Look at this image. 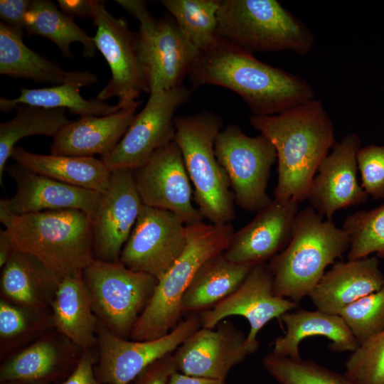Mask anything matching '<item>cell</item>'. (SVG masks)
<instances>
[{"label": "cell", "mask_w": 384, "mask_h": 384, "mask_svg": "<svg viewBox=\"0 0 384 384\" xmlns=\"http://www.w3.org/2000/svg\"><path fill=\"white\" fill-rule=\"evenodd\" d=\"M188 76L193 88L211 85L233 91L255 115L277 114L315 98L312 87L302 78L219 38L199 52Z\"/></svg>", "instance_id": "obj_1"}, {"label": "cell", "mask_w": 384, "mask_h": 384, "mask_svg": "<svg viewBox=\"0 0 384 384\" xmlns=\"http://www.w3.org/2000/svg\"><path fill=\"white\" fill-rule=\"evenodd\" d=\"M249 121L276 149L274 199H306L319 166L336 142L333 122L321 100L314 98L274 115L252 114Z\"/></svg>", "instance_id": "obj_2"}, {"label": "cell", "mask_w": 384, "mask_h": 384, "mask_svg": "<svg viewBox=\"0 0 384 384\" xmlns=\"http://www.w3.org/2000/svg\"><path fill=\"white\" fill-rule=\"evenodd\" d=\"M0 221L16 249L33 255L60 279L81 274L94 260L92 220L84 211H0Z\"/></svg>", "instance_id": "obj_3"}, {"label": "cell", "mask_w": 384, "mask_h": 384, "mask_svg": "<svg viewBox=\"0 0 384 384\" xmlns=\"http://www.w3.org/2000/svg\"><path fill=\"white\" fill-rule=\"evenodd\" d=\"M348 234L312 207L299 211L291 238L267 265L274 293L298 303L309 296L325 269L350 247Z\"/></svg>", "instance_id": "obj_4"}, {"label": "cell", "mask_w": 384, "mask_h": 384, "mask_svg": "<svg viewBox=\"0 0 384 384\" xmlns=\"http://www.w3.org/2000/svg\"><path fill=\"white\" fill-rule=\"evenodd\" d=\"M231 223L186 225V245L168 271L157 280L154 293L135 323L130 338L156 339L169 334L181 321L183 295L198 270L223 252L234 233Z\"/></svg>", "instance_id": "obj_5"}, {"label": "cell", "mask_w": 384, "mask_h": 384, "mask_svg": "<svg viewBox=\"0 0 384 384\" xmlns=\"http://www.w3.org/2000/svg\"><path fill=\"white\" fill-rule=\"evenodd\" d=\"M174 125L175 142L194 187V201L201 215L213 224L230 223L235 217L234 196L214 149L223 127L221 117L203 111L176 116Z\"/></svg>", "instance_id": "obj_6"}, {"label": "cell", "mask_w": 384, "mask_h": 384, "mask_svg": "<svg viewBox=\"0 0 384 384\" xmlns=\"http://www.w3.org/2000/svg\"><path fill=\"white\" fill-rule=\"evenodd\" d=\"M218 37L247 52L312 50L311 31L276 0H220Z\"/></svg>", "instance_id": "obj_7"}, {"label": "cell", "mask_w": 384, "mask_h": 384, "mask_svg": "<svg viewBox=\"0 0 384 384\" xmlns=\"http://www.w3.org/2000/svg\"><path fill=\"white\" fill-rule=\"evenodd\" d=\"M116 2L139 21L137 52L149 94L183 85L199 52L174 18H154L144 1Z\"/></svg>", "instance_id": "obj_8"}, {"label": "cell", "mask_w": 384, "mask_h": 384, "mask_svg": "<svg viewBox=\"0 0 384 384\" xmlns=\"http://www.w3.org/2000/svg\"><path fill=\"white\" fill-rule=\"evenodd\" d=\"M82 277L97 319L114 334L127 338L157 284L151 274L133 271L119 261L93 260Z\"/></svg>", "instance_id": "obj_9"}, {"label": "cell", "mask_w": 384, "mask_h": 384, "mask_svg": "<svg viewBox=\"0 0 384 384\" xmlns=\"http://www.w3.org/2000/svg\"><path fill=\"white\" fill-rule=\"evenodd\" d=\"M214 149L240 208L258 212L272 202L267 187L277 152L266 137L247 136L238 126L230 124L218 134Z\"/></svg>", "instance_id": "obj_10"}, {"label": "cell", "mask_w": 384, "mask_h": 384, "mask_svg": "<svg viewBox=\"0 0 384 384\" xmlns=\"http://www.w3.org/2000/svg\"><path fill=\"white\" fill-rule=\"evenodd\" d=\"M191 94V90L183 85L151 92L122 139L102 158L107 166L111 171L134 170L143 166L156 150L174 141L175 112Z\"/></svg>", "instance_id": "obj_11"}, {"label": "cell", "mask_w": 384, "mask_h": 384, "mask_svg": "<svg viewBox=\"0 0 384 384\" xmlns=\"http://www.w3.org/2000/svg\"><path fill=\"white\" fill-rule=\"evenodd\" d=\"M92 19L96 48L111 71L110 81L96 98L105 101L117 97L120 109L140 104L137 100L142 92L149 93V89L138 56L137 33L130 30L124 17H114L100 1Z\"/></svg>", "instance_id": "obj_12"}, {"label": "cell", "mask_w": 384, "mask_h": 384, "mask_svg": "<svg viewBox=\"0 0 384 384\" xmlns=\"http://www.w3.org/2000/svg\"><path fill=\"white\" fill-rule=\"evenodd\" d=\"M201 327L199 316L193 314L164 336L134 341L114 334L98 320L95 375L101 384H130L146 367L173 353Z\"/></svg>", "instance_id": "obj_13"}, {"label": "cell", "mask_w": 384, "mask_h": 384, "mask_svg": "<svg viewBox=\"0 0 384 384\" xmlns=\"http://www.w3.org/2000/svg\"><path fill=\"white\" fill-rule=\"evenodd\" d=\"M186 242V225L176 214L143 204L119 261L158 280L181 255Z\"/></svg>", "instance_id": "obj_14"}, {"label": "cell", "mask_w": 384, "mask_h": 384, "mask_svg": "<svg viewBox=\"0 0 384 384\" xmlns=\"http://www.w3.org/2000/svg\"><path fill=\"white\" fill-rule=\"evenodd\" d=\"M298 307V303L277 295L272 276L265 263L255 265L240 286L212 308L199 314L201 327L215 328L230 316L244 317L250 324L246 346L250 354L259 348L258 333L274 319Z\"/></svg>", "instance_id": "obj_15"}, {"label": "cell", "mask_w": 384, "mask_h": 384, "mask_svg": "<svg viewBox=\"0 0 384 384\" xmlns=\"http://www.w3.org/2000/svg\"><path fill=\"white\" fill-rule=\"evenodd\" d=\"M133 175L144 205L171 211L186 225L203 221L193 205L190 178L175 140L156 150Z\"/></svg>", "instance_id": "obj_16"}, {"label": "cell", "mask_w": 384, "mask_h": 384, "mask_svg": "<svg viewBox=\"0 0 384 384\" xmlns=\"http://www.w3.org/2000/svg\"><path fill=\"white\" fill-rule=\"evenodd\" d=\"M142 206L133 170L112 171L108 186L101 193L91 217L95 260L110 262L119 260Z\"/></svg>", "instance_id": "obj_17"}, {"label": "cell", "mask_w": 384, "mask_h": 384, "mask_svg": "<svg viewBox=\"0 0 384 384\" xmlns=\"http://www.w3.org/2000/svg\"><path fill=\"white\" fill-rule=\"evenodd\" d=\"M201 327L172 353L177 372L225 380L230 370L250 355L246 336L230 321Z\"/></svg>", "instance_id": "obj_18"}, {"label": "cell", "mask_w": 384, "mask_h": 384, "mask_svg": "<svg viewBox=\"0 0 384 384\" xmlns=\"http://www.w3.org/2000/svg\"><path fill=\"white\" fill-rule=\"evenodd\" d=\"M361 139L356 133L336 142L312 181L308 198L311 207L327 220L338 210L365 203L368 196L357 178V154Z\"/></svg>", "instance_id": "obj_19"}, {"label": "cell", "mask_w": 384, "mask_h": 384, "mask_svg": "<svg viewBox=\"0 0 384 384\" xmlns=\"http://www.w3.org/2000/svg\"><path fill=\"white\" fill-rule=\"evenodd\" d=\"M16 182V193L0 201V211L21 215L48 210L76 209L90 217L101 193L69 185L32 171L15 163L5 169Z\"/></svg>", "instance_id": "obj_20"}, {"label": "cell", "mask_w": 384, "mask_h": 384, "mask_svg": "<svg viewBox=\"0 0 384 384\" xmlns=\"http://www.w3.org/2000/svg\"><path fill=\"white\" fill-rule=\"evenodd\" d=\"M299 203L272 202L245 226L234 232L223 252L230 261L255 266L271 260L288 244Z\"/></svg>", "instance_id": "obj_21"}, {"label": "cell", "mask_w": 384, "mask_h": 384, "mask_svg": "<svg viewBox=\"0 0 384 384\" xmlns=\"http://www.w3.org/2000/svg\"><path fill=\"white\" fill-rule=\"evenodd\" d=\"M82 353L70 341L52 329L1 363L0 382L55 384L71 373Z\"/></svg>", "instance_id": "obj_22"}, {"label": "cell", "mask_w": 384, "mask_h": 384, "mask_svg": "<svg viewBox=\"0 0 384 384\" xmlns=\"http://www.w3.org/2000/svg\"><path fill=\"white\" fill-rule=\"evenodd\" d=\"M384 285L377 257L337 262L309 294L316 309L339 315L346 307Z\"/></svg>", "instance_id": "obj_23"}, {"label": "cell", "mask_w": 384, "mask_h": 384, "mask_svg": "<svg viewBox=\"0 0 384 384\" xmlns=\"http://www.w3.org/2000/svg\"><path fill=\"white\" fill-rule=\"evenodd\" d=\"M139 104L105 116H84L65 125L53 138L52 154L102 157L122 139Z\"/></svg>", "instance_id": "obj_24"}, {"label": "cell", "mask_w": 384, "mask_h": 384, "mask_svg": "<svg viewBox=\"0 0 384 384\" xmlns=\"http://www.w3.org/2000/svg\"><path fill=\"white\" fill-rule=\"evenodd\" d=\"M23 35L0 23V74L54 85L71 84L80 87L96 83V75L87 71H67L29 48Z\"/></svg>", "instance_id": "obj_25"}, {"label": "cell", "mask_w": 384, "mask_h": 384, "mask_svg": "<svg viewBox=\"0 0 384 384\" xmlns=\"http://www.w3.org/2000/svg\"><path fill=\"white\" fill-rule=\"evenodd\" d=\"M60 279L35 256L15 249L1 268V298L31 309H50Z\"/></svg>", "instance_id": "obj_26"}, {"label": "cell", "mask_w": 384, "mask_h": 384, "mask_svg": "<svg viewBox=\"0 0 384 384\" xmlns=\"http://www.w3.org/2000/svg\"><path fill=\"white\" fill-rule=\"evenodd\" d=\"M55 331L82 351L97 348V326L91 299L82 273L62 278L50 304Z\"/></svg>", "instance_id": "obj_27"}, {"label": "cell", "mask_w": 384, "mask_h": 384, "mask_svg": "<svg viewBox=\"0 0 384 384\" xmlns=\"http://www.w3.org/2000/svg\"><path fill=\"white\" fill-rule=\"evenodd\" d=\"M279 319L284 324V335L277 337L272 353L299 359V343L307 337L322 336L331 341L334 352L354 351L358 343L340 315L327 314L318 309L288 311Z\"/></svg>", "instance_id": "obj_28"}, {"label": "cell", "mask_w": 384, "mask_h": 384, "mask_svg": "<svg viewBox=\"0 0 384 384\" xmlns=\"http://www.w3.org/2000/svg\"><path fill=\"white\" fill-rule=\"evenodd\" d=\"M11 158L37 174L99 193L107 188L112 172L102 159L94 156L39 154L16 146Z\"/></svg>", "instance_id": "obj_29"}, {"label": "cell", "mask_w": 384, "mask_h": 384, "mask_svg": "<svg viewBox=\"0 0 384 384\" xmlns=\"http://www.w3.org/2000/svg\"><path fill=\"white\" fill-rule=\"evenodd\" d=\"M254 266L229 260L223 252L208 260L196 272L181 302L183 314L209 309L233 293Z\"/></svg>", "instance_id": "obj_30"}, {"label": "cell", "mask_w": 384, "mask_h": 384, "mask_svg": "<svg viewBox=\"0 0 384 384\" xmlns=\"http://www.w3.org/2000/svg\"><path fill=\"white\" fill-rule=\"evenodd\" d=\"M25 30L30 36L38 35L50 40L68 59L73 57L70 46L74 43L82 46L84 56L92 58L95 55L97 48L93 37L51 1H31L26 15Z\"/></svg>", "instance_id": "obj_31"}, {"label": "cell", "mask_w": 384, "mask_h": 384, "mask_svg": "<svg viewBox=\"0 0 384 384\" xmlns=\"http://www.w3.org/2000/svg\"><path fill=\"white\" fill-rule=\"evenodd\" d=\"M79 88L71 84L35 89L19 87L20 95L18 97H1L0 110L9 112L19 105H28L48 109L68 110L73 114L84 117L105 116L120 110L117 105H110L97 98L88 100L82 97Z\"/></svg>", "instance_id": "obj_32"}, {"label": "cell", "mask_w": 384, "mask_h": 384, "mask_svg": "<svg viewBox=\"0 0 384 384\" xmlns=\"http://www.w3.org/2000/svg\"><path fill=\"white\" fill-rule=\"evenodd\" d=\"M11 119L0 124V183L6 162L11 158L16 144L24 137L45 135L54 138L71 121L65 110L48 109L28 105H19Z\"/></svg>", "instance_id": "obj_33"}, {"label": "cell", "mask_w": 384, "mask_h": 384, "mask_svg": "<svg viewBox=\"0 0 384 384\" xmlns=\"http://www.w3.org/2000/svg\"><path fill=\"white\" fill-rule=\"evenodd\" d=\"M220 0H162L161 4L193 46L202 52L218 40Z\"/></svg>", "instance_id": "obj_34"}, {"label": "cell", "mask_w": 384, "mask_h": 384, "mask_svg": "<svg viewBox=\"0 0 384 384\" xmlns=\"http://www.w3.org/2000/svg\"><path fill=\"white\" fill-rule=\"evenodd\" d=\"M53 329L50 309H31L0 299L1 356L33 342Z\"/></svg>", "instance_id": "obj_35"}, {"label": "cell", "mask_w": 384, "mask_h": 384, "mask_svg": "<svg viewBox=\"0 0 384 384\" xmlns=\"http://www.w3.org/2000/svg\"><path fill=\"white\" fill-rule=\"evenodd\" d=\"M262 366L278 384H355L344 373L302 358L292 359L270 352Z\"/></svg>", "instance_id": "obj_36"}, {"label": "cell", "mask_w": 384, "mask_h": 384, "mask_svg": "<svg viewBox=\"0 0 384 384\" xmlns=\"http://www.w3.org/2000/svg\"><path fill=\"white\" fill-rule=\"evenodd\" d=\"M342 228L351 240L347 260L360 259L373 253L384 257V204L351 214L344 220Z\"/></svg>", "instance_id": "obj_37"}, {"label": "cell", "mask_w": 384, "mask_h": 384, "mask_svg": "<svg viewBox=\"0 0 384 384\" xmlns=\"http://www.w3.org/2000/svg\"><path fill=\"white\" fill-rule=\"evenodd\" d=\"M358 346L384 330V285L350 304L339 314Z\"/></svg>", "instance_id": "obj_38"}, {"label": "cell", "mask_w": 384, "mask_h": 384, "mask_svg": "<svg viewBox=\"0 0 384 384\" xmlns=\"http://www.w3.org/2000/svg\"><path fill=\"white\" fill-rule=\"evenodd\" d=\"M343 373L355 384H384V330L351 352Z\"/></svg>", "instance_id": "obj_39"}, {"label": "cell", "mask_w": 384, "mask_h": 384, "mask_svg": "<svg viewBox=\"0 0 384 384\" xmlns=\"http://www.w3.org/2000/svg\"><path fill=\"white\" fill-rule=\"evenodd\" d=\"M361 186L368 196L384 199V145H367L357 154Z\"/></svg>", "instance_id": "obj_40"}, {"label": "cell", "mask_w": 384, "mask_h": 384, "mask_svg": "<svg viewBox=\"0 0 384 384\" xmlns=\"http://www.w3.org/2000/svg\"><path fill=\"white\" fill-rule=\"evenodd\" d=\"M176 371L171 353L146 367L130 384H169L171 375Z\"/></svg>", "instance_id": "obj_41"}, {"label": "cell", "mask_w": 384, "mask_h": 384, "mask_svg": "<svg viewBox=\"0 0 384 384\" xmlns=\"http://www.w3.org/2000/svg\"><path fill=\"white\" fill-rule=\"evenodd\" d=\"M97 361V348L82 351L71 373L64 380L55 384H101L94 371Z\"/></svg>", "instance_id": "obj_42"}, {"label": "cell", "mask_w": 384, "mask_h": 384, "mask_svg": "<svg viewBox=\"0 0 384 384\" xmlns=\"http://www.w3.org/2000/svg\"><path fill=\"white\" fill-rule=\"evenodd\" d=\"M29 0H1L0 17L1 22L23 35L25 29L26 15L28 11Z\"/></svg>", "instance_id": "obj_43"}, {"label": "cell", "mask_w": 384, "mask_h": 384, "mask_svg": "<svg viewBox=\"0 0 384 384\" xmlns=\"http://www.w3.org/2000/svg\"><path fill=\"white\" fill-rule=\"evenodd\" d=\"M60 10L72 16L90 17L93 18L97 1L90 0H58Z\"/></svg>", "instance_id": "obj_44"}, {"label": "cell", "mask_w": 384, "mask_h": 384, "mask_svg": "<svg viewBox=\"0 0 384 384\" xmlns=\"http://www.w3.org/2000/svg\"><path fill=\"white\" fill-rule=\"evenodd\" d=\"M169 384H227L225 380L188 375L175 372L171 377Z\"/></svg>", "instance_id": "obj_45"}, {"label": "cell", "mask_w": 384, "mask_h": 384, "mask_svg": "<svg viewBox=\"0 0 384 384\" xmlns=\"http://www.w3.org/2000/svg\"><path fill=\"white\" fill-rule=\"evenodd\" d=\"M14 243L7 231L0 230V267L2 268L8 262L15 250Z\"/></svg>", "instance_id": "obj_46"}, {"label": "cell", "mask_w": 384, "mask_h": 384, "mask_svg": "<svg viewBox=\"0 0 384 384\" xmlns=\"http://www.w3.org/2000/svg\"><path fill=\"white\" fill-rule=\"evenodd\" d=\"M0 383L1 384H26V383H23L18 380H6Z\"/></svg>", "instance_id": "obj_47"}, {"label": "cell", "mask_w": 384, "mask_h": 384, "mask_svg": "<svg viewBox=\"0 0 384 384\" xmlns=\"http://www.w3.org/2000/svg\"><path fill=\"white\" fill-rule=\"evenodd\" d=\"M26 384H46V383H27Z\"/></svg>", "instance_id": "obj_48"}]
</instances>
